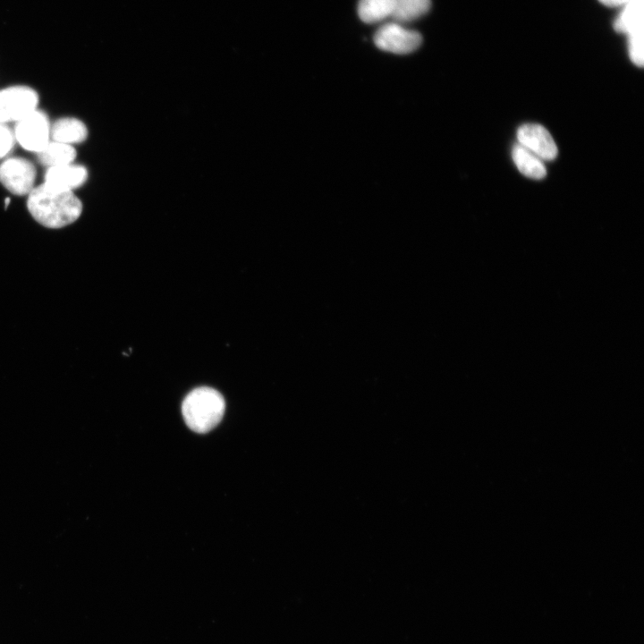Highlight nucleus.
Returning a JSON list of instances; mask_svg holds the SVG:
<instances>
[{"label":"nucleus","instance_id":"1","mask_svg":"<svg viewBox=\"0 0 644 644\" xmlns=\"http://www.w3.org/2000/svg\"><path fill=\"white\" fill-rule=\"evenodd\" d=\"M28 195V210L38 223L47 228L58 229L71 225L82 212V203L72 191H56L41 184Z\"/></svg>","mask_w":644,"mask_h":644},{"label":"nucleus","instance_id":"2","mask_svg":"<svg viewBox=\"0 0 644 644\" xmlns=\"http://www.w3.org/2000/svg\"><path fill=\"white\" fill-rule=\"evenodd\" d=\"M225 409L223 395L208 386L193 389L182 404L185 423L197 433H207L213 429L222 419Z\"/></svg>","mask_w":644,"mask_h":644},{"label":"nucleus","instance_id":"3","mask_svg":"<svg viewBox=\"0 0 644 644\" xmlns=\"http://www.w3.org/2000/svg\"><path fill=\"white\" fill-rule=\"evenodd\" d=\"M374 43L383 51L406 55L419 47L422 37L419 32L406 29L402 24L386 22L375 32Z\"/></svg>","mask_w":644,"mask_h":644},{"label":"nucleus","instance_id":"4","mask_svg":"<svg viewBox=\"0 0 644 644\" xmlns=\"http://www.w3.org/2000/svg\"><path fill=\"white\" fill-rule=\"evenodd\" d=\"M50 131L47 115L36 109L16 123L13 134L23 148L38 153L50 141Z\"/></svg>","mask_w":644,"mask_h":644},{"label":"nucleus","instance_id":"5","mask_svg":"<svg viewBox=\"0 0 644 644\" xmlns=\"http://www.w3.org/2000/svg\"><path fill=\"white\" fill-rule=\"evenodd\" d=\"M38 95L27 86H12L0 90V123H17L37 109Z\"/></svg>","mask_w":644,"mask_h":644},{"label":"nucleus","instance_id":"6","mask_svg":"<svg viewBox=\"0 0 644 644\" xmlns=\"http://www.w3.org/2000/svg\"><path fill=\"white\" fill-rule=\"evenodd\" d=\"M36 168L22 157H9L0 164V182L15 195L29 194L34 188Z\"/></svg>","mask_w":644,"mask_h":644},{"label":"nucleus","instance_id":"7","mask_svg":"<svg viewBox=\"0 0 644 644\" xmlns=\"http://www.w3.org/2000/svg\"><path fill=\"white\" fill-rule=\"evenodd\" d=\"M518 143L534 153L543 161H551L557 156L556 144L548 131L538 123H525L516 132Z\"/></svg>","mask_w":644,"mask_h":644},{"label":"nucleus","instance_id":"8","mask_svg":"<svg viewBox=\"0 0 644 644\" xmlns=\"http://www.w3.org/2000/svg\"><path fill=\"white\" fill-rule=\"evenodd\" d=\"M87 169L82 165L72 163L48 167L43 184L56 191H72L81 186L87 181Z\"/></svg>","mask_w":644,"mask_h":644},{"label":"nucleus","instance_id":"9","mask_svg":"<svg viewBox=\"0 0 644 644\" xmlns=\"http://www.w3.org/2000/svg\"><path fill=\"white\" fill-rule=\"evenodd\" d=\"M87 136L86 125L73 117L60 118L51 125L50 137L54 141L72 145L84 141Z\"/></svg>","mask_w":644,"mask_h":644},{"label":"nucleus","instance_id":"10","mask_svg":"<svg viewBox=\"0 0 644 644\" xmlns=\"http://www.w3.org/2000/svg\"><path fill=\"white\" fill-rule=\"evenodd\" d=\"M512 158L521 174L528 178L540 180L547 174L543 160L519 143L513 147Z\"/></svg>","mask_w":644,"mask_h":644},{"label":"nucleus","instance_id":"11","mask_svg":"<svg viewBox=\"0 0 644 644\" xmlns=\"http://www.w3.org/2000/svg\"><path fill=\"white\" fill-rule=\"evenodd\" d=\"M614 29L626 35L643 30V0H631L623 5L614 21Z\"/></svg>","mask_w":644,"mask_h":644},{"label":"nucleus","instance_id":"12","mask_svg":"<svg viewBox=\"0 0 644 644\" xmlns=\"http://www.w3.org/2000/svg\"><path fill=\"white\" fill-rule=\"evenodd\" d=\"M36 154L39 163L48 167L72 164L76 157L72 145L54 140H50Z\"/></svg>","mask_w":644,"mask_h":644},{"label":"nucleus","instance_id":"13","mask_svg":"<svg viewBox=\"0 0 644 644\" xmlns=\"http://www.w3.org/2000/svg\"><path fill=\"white\" fill-rule=\"evenodd\" d=\"M394 9V0H359L357 11L363 22L372 24L392 17Z\"/></svg>","mask_w":644,"mask_h":644},{"label":"nucleus","instance_id":"14","mask_svg":"<svg viewBox=\"0 0 644 644\" xmlns=\"http://www.w3.org/2000/svg\"><path fill=\"white\" fill-rule=\"evenodd\" d=\"M431 7V0H394L392 18L395 22L404 24L425 15Z\"/></svg>","mask_w":644,"mask_h":644},{"label":"nucleus","instance_id":"15","mask_svg":"<svg viewBox=\"0 0 644 644\" xmlns=\"http://www.w3.org/2000/svg\"><path fill=\"white\" fill-rule=\"evenodd\" d=\"M627 36L630 59L635 65L641 67L644 64L643 30Z\"/></svg>","mask_w":644,"mask_h":644},{"label":"nucleus","instance_id":"16","mask_svg":"<svg viewBox=\"0 0 644 644\" xmlns=\"http://www.w3.org/2000/svg\"><path fill=\"white\" fill-rule=\"evenodd\" d=\"M15 141L13 131L5 123H0V158L12 151Z\"/></svg>","mask_w":644,"mask_h":644},{"label":"nucleus","instance_id":"17","mask_svg":"<svg viewBox=\"0 0 644 644\" xmlns=\"http://www.w3.org/2000/svg\"><path fill=\"white\" fill-rule=\"evenodd\" d=\"M601 4L604 5L609 6V7H618V6H623L631 0H598Z\"/></svg>","mask_w":644,"mask_h":644}]
</instances>
